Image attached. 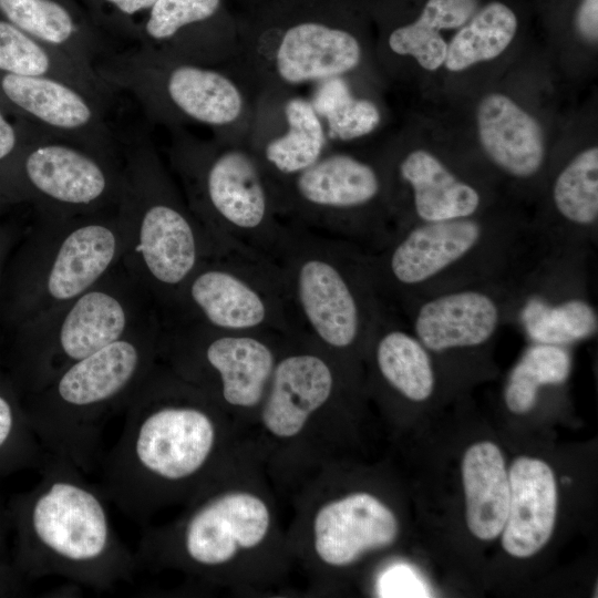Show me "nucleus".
<instances>
[{
	"label": "nucleus",
	"mask_w": 598,
	"mask_h": 598,
	"mask_svg": "<svg viewBox=\"0 0 598 598\" xmlns=\"http://www.w3.org/2000/svg\"><path fill=\"white\" fill-rule=\"evenodd\" d=\"M576 23L584 38L596 42L598 38V0H582L579 6Z\"/></svg>",
	"instance_id": "40"
},
{
	"label": "nucleus",
	"mask_w": 598,
	"mask_h": 598,
	"mask_svg": "<svg viewBox=\"0 0 598 598\" xmlns=\"http://www.w3.org/2000/svg\"><path fill=\"white\" fill-rule=\"evenodd\" d=\"M247 144L274 179L299 174L329 146L309 97L293 89L257 92Z\"/></svg>",
	"instance_id": "19"
},
{
	"label": "nucleus",
	"mask_w": 598,
	"mask_h": 598,
	"mask_svg": "<svg viewBox=\"0 0 598 598\" xmlns=\"http://www.w3.org/2000/svg\"><path fill=\"white\" fill-rule=\"evenodd\" d=\"M16 241V235L11 229L0 226V281L6 261Z\"/></svg>",
	"instance_id": "42"
},
{
	"label": "nucleus",
	"mask_w": 598,
	"mask_h": 598,
	"mask_svg": "<svg viewBox=\"0 0 598 598\" xmlns=\"http://www.w3.org/2000/svg\"><path fill=\"white\" fill-rule=\"evenodd\" d=\"M122 264L75 299L10 330L1 365L22 396L122 338L156 312Z\"/></svg>",
	"instance_id": "9"
},
{
	"label": "nucleus",
	"mask_w": 598,
	"mask_h": 598,
	"mask_svg": "<svg viewBox=\"0 0 598 598\" xmlns=\"http://www.w3.org/2000/svg\"><path fill=\"white\" fill-rule=\"evenodd\" d=\"M272 181L281 215L308 233L374 254L396 231L385 164L328 148L299 174Z\"/></svg>",
	"instance_id": "10"
},
{
	"label": "nucleus",
	"mask_w": 598,
	"mask_h": 598,
	"mask_svg": "<svg viewBox=\"0 0 598 598\" xmlns=\"http://www.w3.org/2000/svg\"><path fill=\"white\" fill-rule=\"evenodd\" d=\"M173 164L186 203L216 254L239 252L276 265L291 224L275 184L247 140H181Z\"/></svg>",
	"instance_id": "5"
},
{
	"label": "nucleus",
	"mask_w": 598,
	"mask_h": 598,
	"mask_svg": "<svg viewBox=\"0 0 598 598\" xmlns=\"http://www.w3.org/2000/svg\"><path fill=\"white\" fill-rule=\"evenodd\" d=\"M385 166L396 231L414 224L468 217L492 208L476 184L457 175L426 150H411Z\"/></svg>",
	"instance_id": "20"
},
{
	"label": "nucleus",
	"mask_w": 598,
	"mask_h": 598,
	"mask_svg": "<svg viewBox=\"0 0 598 598\" xmlns=\"http://www.w3.org/2000/svg\"><path fill=\"white\" fill-rule=\"evenodd\" d=\"M120 213L124 225L121 264L165 310L215 250L169 177L155 161L141 163L123 179Z\"/></svg>",
	"instance_id": "11"
},
{
	"label": "nucleus",
	"mask_w": 598,
	"mask_h": 598,
	"mask_svg": "<svg viewBox=\"0 0 598 598\" xmlns=\"http://www.w3.org/2000/svg\"><path fill=\"white\" fill-rule=\"evenodd\" d=\"M48 455L28 420L21 392L0 363V478L39 471Z\"/></svg>",
	"instance_id": "32"
},
{
	"label": "nucleus",
	"mask_w": 598,
	"mask_h": 598,
	"mask_svg": "<svg viewBox=\"0 0 598 598\" xmlns=\"http://www.w3.org/2000/svg\"><path fill=\"white\" fill-rule=\"evenodd\" d=\"M276 266L298 337L337 352L368 348L385 307L368 252L291 224Z\"/></svg>",
	"instance_id": "8"
},
{
	"label": "nucleus",
	"mask_w": 598,
	"mask_h": 598,
	"mask_svg": "<svg viewBox=\"0 0 598 598\" xmlns=\"http://www.w3.org/2000/svg\"><path fill=\"white\" fill-rule=\"evenodd\" d=\"M261 419L278 437L297 435L308 417L324 405L334 390L329 362L311 351L289 352L277 360Z\"/></svg>",
	"instance_id": "23"
},
{
	"label": "nucleus",
	"mask_w": 598,
	"mask_h": 598,
	"mask_svg": "<svg viewBox=\"0 0 598 598\" xmlns=\"http://www.w3.org/2000/svg\"><path fill=\"white\" fill-rule=\"evenodd\" d=\"M158 358L200 391L216 388L230 406L254 408L264 398L277 362L274 340L287 337L228 332L158 316Z\"/></svg>",
	"instance_id": "13"
},
{
	"label": "nucleus",
	"mask_w": 598,
	"mask_h": 598,
	"mask_svg": "<svg viewBox=\"0 0 598 598\" xmlns=\"http://www.w3.org/2000/svg\"><path fill=\"white\" fill-rule=\"evenodd\" d=\"M516 29V16L506 4L488 3L453 37L444 61L446 69L458 72L497 58L512 42Z\"/></svg>",
	"instance_id": "31"
},
{
	"label": "nucleus",
	"mask_w": 598,
	"mask_h": 598,
	"mask_svg": "<svg viewBox=\"0 0 598 598\" xmlns=\"http://www.w3.org/2000/svg\"><path fill=\"white\" fill-rule=\"evenodd\" d=\"M225 0H157L145 25L156 41H175L187 29L235 19Z\"/></svg>",
	"instance_id": "33"
},
{
	"label": "nucleus",
	"mask_w": 598,
	"mask_h": 598,
	"mask_svg": "<svg viewBox=\"0 0 598 598\" xmlns=\"http://www.w3.org/2000/svg\"><path fill=\"white\" fill-rule=\"evenodd\" d=\"M511 498L502 545L517 558L535 555L549 540L557 513V486L549 465L519 456L511 465Z\"/></svg>",
	"instance_id": "25"
},
{
	"label": "nucleus",
	"mask_w": 598,
	"mask_h": 598,
	"mask_svg": "<svg viewBox=\"0 0 598 598\" xmlns=\"http://www.w3.org/2000/svg\"><path fill=\"white\" fill-rule=\"evenodd\" d=\"M321 118L328 142H348L370 134L381 122L378 105L355 96L348 78L337 76L312 85L308 96Z\"/></svg>",
	"instance_id": "30"
},
{
	"label": "nucleus",
	"mask_w": 598,
	"mask_h": 598,
	"mask_svg": "<svg viewBox=\"0 0 598 598\" xmlns=\"http://www.w3.org/2000/svg\"><path fill=\"white\" fill-rule=\"evenodd\" d=\"M348 0H247L237 12L236 62L258 92L355 72L364 47Z\"/></svg>",
	"instance_id": "6"
},
{
	"label": "nucleus",
	"mask_w": 598,
	"mask_h": 598,
	"mask_svg": "<svg viewBox=\"0 0 598 598\" xmlns=\"http://www.w3.org/2000/svg\"><path fill=\"white\" fill-rule=\"evenodd\" d=\"M157 313L228 332L298 337L278 267L239 252L204 259L174 302Z\"/></svg>",
	"instance_id": "12"
},
{
	"label": "nucleus",
	"mask_w": 598,
	"mask_h": 598,
	"mask_svg": "<svg viewBox=\"0 0 598 598\" xmlns=\"http://www.w3.org/2000/svg\"><path fill=\"white\" fill-rule=\"evenodd\" d=\"M202 396L203 391L156 363L124 408L121 435L100 461L97 485L136 524L209 463L217 427Z\"/></svg>",
	"instance_id": "2"
},
{
	"label": "nucleus",
	"mask_w": 598,
	"mask_h": 598,
	"mask_svg": "<svg viewBox=\"0 0 598 598\" xmlns=\"http://www.w3.org/2000/svg\"><path fill=\"white\" fill-rule=\"evenodd\" d=\"M594 254L539 250L515 282L508 326L529 343L569 347L597 333V308L590 296Z\"/></svg>",
	"instance_id": "14"
},
{
	"label": "nucleus",
	"mask_w": 598,
	"mask_h": 598,
	"mask_svg": "<svg viewBox=\"0 0 598 598\" xmlns=\"http://www.w3.org/2000/svg\"><path fill=\"white\" fill-rule=\"evenodd\" d=\"M51 60L47 51L25 32L0 20V70L16 75H44Z\"/></svg>",
	"instance_id": "36"
},
{
	"label": "nucleus",
	"mask_w": 598,
	"mask_h": 598,
	"mask_svg": "<svg viewBox=\"0 0 598 598\" xmlns=\"http://www.w3.org/2000/svg\"><path fill=\"white\" fill-rule=\"evenodd\" d=\"M270 514L257 496L245 492L215 495L198 505L176 535L147 530L138 542L140 564L165 550H178L192 566L213 568L231 560L239 549L259 545L267 535Z\"/></svg>",
	"instance_id": "16"
},
{
	"label": "nucleus",
	"mask_w": 598,
	"mask_h": 598,
	"mask_svg": "<svg viewBox=\"0 0 598 598\" xmlns=\"http://www.w3.org/2000/svg\"><path fill=\"white\" fill-rule=\"evenodd\" d=\"M162 105L176 121L210 127L215 137L247 140L257 91L235 62L206 65L164 56Z\"/></svg>",
	"instance_id": "17"
},
{
	"label": "nucleus",
	"mask_w": 598,
	"mask_h": 598,
	"mask_svg": "<svg viewBox=\"0 0 598 598\" xmlns=\"http://www.w3.org/2000/svg\"><path fill=\"white\" fill-rule=\"evenodd\" d=\"M516 280L446 290L393 309L433 359L471 353L488 347L508 326Z\"/></svg>",
	"instance_id": "15"
},
{
	"label": "nucleus",
	"mask_w": 598,
	"mask_h": 598,
	"mask_svg": "<svg viewBox=\"0 0 598 598\" xmlns=\"http://www.w3.org/2000/svg\"><path fill=\"white\" fill-rule=\"evenodd\" d=\"M398 533L392 511L368 493L326 504L313 522L316 553L331 566H347L370 550L388 547Z\"/></svg>",
	"instance_id": "22"
},
{
	"label": "nucleus",
	"mask_w": 598,
	"mask_h": 598,
	"mask_svg": "<svg viewBox=\"0 0 598 598\" xmlns=\"http://www.w3.org/2000/svg\"><path fill=\"white\" fill-rule=\"evenodd\" d=\"M14 179L7 185L13 193L34 197L42 215H78L101 212L115 197L121 198L123 179L95 157L61 144L41 145L20 163Z\"/></svg>",
	"instance_id": "18"
},
{
	"label": "nucleus",
	"mask_w": 598,
	"mask_h": 598,
	"mask_svg": "<svg viewBox=\"0 0 598 598\" xmlns=\"http://www.w3.org/2000/svg\"><path fill=\"white\" fill-rule=\"evenodd\" d=\"M569 347L530 343L511 370L504 402L514 414H526L538 402L543 388L563 385L571 371Z\"/></svg>",
	"instance_id": "29"
},
{
	"label": "nucleus",
	"mask_w": 598,
	"mask_h": 598,
	"mask_svg": "<svg viewBox=\"0 0 598 598\" xmlns=\"http://www.w3.org/2000/svg\"><path fill=\"white\" fill-rule=\"evenodd\" d=\"M476 7V0H427L415 21L435 31L454 29L463 25Z\"/></svg>",
	"instance_id": "38"
},
{
	"label": "nucleus",
	"mask_w": 598,
	"mask_h": 598,
	"mask_svg": "<svg viewBox=\"0 0 598 598\" xmlns=\"http://www.w3.org/2000/svg\"><path fill=\"white\" fill-rule=\"evenodd\" d=\"M157 311L122 338L63 369L22 396L43 448L82 473L99 467L109 420L124 410L158 359Z\"/></svg>",
	"instance_id": "4"
},
{
	"label": "nucleus",
	"mask_w": 598,
	"mask_h": 598,
	"mask_svg": "<svg viewBox=\"0 0 598 598\" xmlns=\"http://www.w3.org/2000/svg\"><path fill=\"white\" fill-rule=\"evenodd\" d=\"M39 471L32 488L7 501L20 575L28 582L60 577L99 591L131 581L138 563L115 530L99 485L51 454Z\"/></svg>",
	"instance_id": "1"
},
{
	"label": "nucleus",
	"mask_w": 598,
	"mask_h": 598,
	"mask_svg": "<svg viewBox=\"0 0 598 598\" xmlns=\"http://www.w3.org/2000/svg\"><path fill=\"white\" fill-rule=\"evenodd\" d=\"M380 597H430L429 590L419 575L406 565L389 567L379 577Z\"/></svg>",
	"instance_id": "39"
},
{
	"label": "nucleus",
	"mask_w": 598,
	"mask_h": 598,
	"mask_svg": "<svg viewBox=\"0 0 598 598\" xmlns=\"http://www.w3.org/2000/svg\"><path fill=\"white\" fill-rule=\"evenodd\" d=\"M368 348L390 389L413 403L433 396L437 383L435 360L401 315L386 303Z\"/></svg>",
	"instance_id": "26"
},
{
	"label": "nucleus",
	"mask_w": 598,
	"mask_h": 598,
	"mask_svg": "<svg viewBox=\"0 0 598 598\" xmlns=\"http://www.w3.org/2000/svg\"><path fill=\"white\" fill-rule=\"evenodd\" d=\"M538 252L529 218L495 207L405 227L369 261L383 301L398 308L446 290L516 280Z\"/></svg>",
	"instance_id": "3"
},
{
	"label": "nucleus",
	"mask_w": 598,
	"mask_h": 598,
	"mask_svg": "<svg viewBox=\"0 0 598 598\" xmlns=\"http://www.w3.org/2000/svg\"><path fill=\"white\" fill-rule=\"evenodd\" d=\"M1 89L13 104L54 127L73 130L92 118L90 105L76 91L43 75L7 73Z\"/></svg>",
	"instance_id": "28"
},
{
	"label": "nucleus",
	"mask_w": 598,
	"mask_h": 598,
	"mask_svg": "<svg viewBox=\"0 0 598 598\" xmlns=\"http://www.w3.org/2000/svg\"><path fill=\"white\" fill-rule=\"evenodd\" d=\"M11 535L7 502L0 496V597H19L28 591L29 582L13 563Z\"/></svg>",
	"instance_id": "37"
},
{
	"label": "nucleus",
	"mask_w": 598,
	"mask_h": 598,
	"mask_svg": "<svg viewBox=\"0 0 598 598\" xmlns=\"http://www.w3.org/2000/svg\"><path fill=\"white\" fill-rule=\"evenodd\" d=\"M126 14L151 9L157 0H106Z\"/></svg>",
	"instance_id": "43"
},
{
	"label": "nucleus",
	"mask_w": 598,
	"mask_h": 598,
	"mask_svg": "<svg viewBox=\"0 0 598 598\" xmlns=\"http://www.w3.org/2000/svg\"><path fill=\"white\" fill-rule=\"evenodd\" d=\"M386 50L395 56H412L429 71L444 64L447 44L439 31L429 29L415 20L389 30Z\"/></svg>",
	"instance_id": "35"
},
{
	"label": "nucleus",
	"mask_w": 598,
	"mask_h": 598,
	"mask_svg": "<svg viewBox=\"0 0 598 598\" xmlns=\"http://www.w3.org/2000/svg\"><path fill=\"white\" fill-rule=\"evenodd\" d=\"M545 251L594 254L598 241V148H586L556 173L548 207L529 218Z\"/></svg>",
	"instance_id": "21"
},
{
	"label": "nucleus",
	"mask_w": 598,
	"mask_h": 598,
	"mask_svg": "<svg viewBox=\"0 0 598 598\" xmlns=\"http://www.w3.org/2000/svg\"><path fill=\"white\" fill-rule=\"evenodd\" d=\"M7 21L51 44L66 42L74 30L70 13L53 0H0Z\"/></svg>",
	"instance_id": "34"
},
{
	"label": "nucleus",
	"mask_w": 598,
	"mask_h": 598,
	"mask_svg": "<svg viewBox=\"0 0 598 598\" xmlns=\"http://www.w3.org/2000/svg\"><path fill=\"white\" fill-rule=\"evenodd\" d=\"M476 123L482 148L501 173L520 183L540 174L545 162L540 126L512 99L499 93L485 96Z\"/></svg>",
	"instance_id": "24"
},
{
	"label": "nucleus",
	"mask_w": 598,
	"mask_h": 598,
	"mask_svg": "<svg viewBox=\"0 0 598 598\" xmlns=\"http://www.w3.org/2000/svg\"><path fill=\"white\" fill-rule=\"evenodd\" d=\"M17 144V136L12 125L0 112V163L13 152Z\"/></svg>",
	"instance_id": "41"
},
{
	"label": "nucleus",
	"mask_w": 598,
	"mask_h": 598,
	"mask_svg": "<svg viewBox=\"0 0 598 598\" xmlns=\"http://www.w3.org/2000/svg\"><path fill=\"white\" fill-rule=\"evenodd\" d=\"M115 214L42 215L9 254L0 281V322L9 331L75 299L122 261Z\"/></svg>",
	"instance_id": "7"
},
{
	"label": "nucleus",
	"mask_w": 598,
	"mask_h": 598,
	"mask_svg": "<svg viewBox=\"0 0 598 598\" xmlns=\"http://www.w3.org/2000/svg\"><path fill=\"white\" fill-rule=\"evenodd\" d=\"M462 481L470 532L482 540L496 538L504 528L511 498L508 472L498 446L485 441L468 447Z\"/></svg>",
	"instance_id": "27"
}]
</instances>
